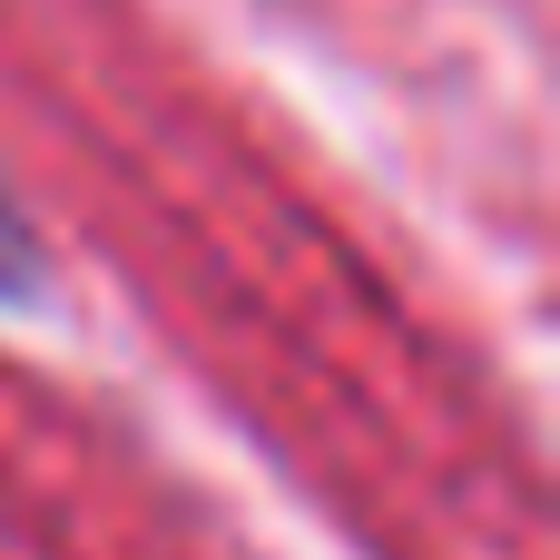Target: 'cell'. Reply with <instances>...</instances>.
Masks as SVG:
<instances>
[{
	"instance_id": "cell-1",
	"label": "cell",
	"mask_w": 560,
	"mask_h": 560,
	"mask_svg": "<svg viewBox=\"0 0 560 560\" xmlns=\"http://www.w3.org/2000/svg\"><path fill=\"white\" fill-rule=\"evenodd\" d=\"M10 285H30V236H20V217H10V197H0V295Z\"/></svg>"
}]
</instances>
